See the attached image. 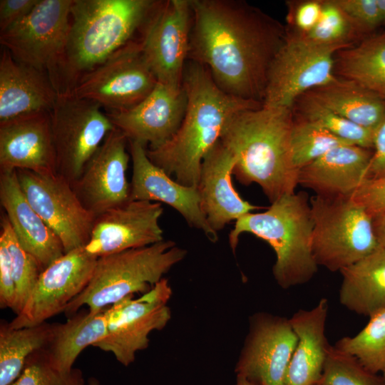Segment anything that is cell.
<instances>
[{
	"mask_svg": "<svg viewBox=\"0 0 385 385\" xmlns=\"http://www.w3.org/2000/svg\"><path fill=\"white\" fill-rule=\"evenodd\" d=\"M313 225L308 195L294 192L282 196L265 211L237 219L229 234V243L235 252L242 233L266 241L276 255L274 279L282 288L288 289L307 283L317 272L312 251Z\"/></svg>",
	"mask_w": 385,
	"mask_h": 385,
	"instance_id": "5",
	"label": "cell"
},
{
	"mask_svg": "<svg viewBox=\"0 0 385 385\" xmlns=\"http://www.w3.org/2000/svg\"><path fill=\"white\" fill-rule=\"evenodd\" d=\"M338 60L346 80L385 100V33L342 49Z\"/></svg>",
	"mask_w": 385,
	"mask_h": 385,
	"instance_id": "30",
	"label": "cell"
},
{
	"mask_svg": "<svg viewBox=\"0 0 385 385\" xmlns=\"http://www.w3.org/2000/svg\"><path fill=\"white\" fill-rule=\"evenodd\" d=\"M236 159L219 140L203 158L197 188L201 206L210 227L217 232L232 220L261 207L243 200L235 189Z\"/></svg>",
	"mask_w": 385,
	"mask_h": 385,
	"instance_id": "22",
	"label": "cell"
},
{
	"mask_svg": "<svg viewBox=\"0 0 385 385\" xmlns=\"http://www.w3.org/2000/svg\"><path fill=\"white\" fill-rule=\"evenodd\" d=\"M38 0H1L0 32L25 18Z\"/></svg>",
	"mask_w": 385,
	"mask_h": 385,
	"instance_id": "42",
	"label": "cell"
},
{
	"mask_svg": "<svg viewBox=\"0 0 385 385\" xmlns=\"http://www.w3.org/2000/svg\"><path fill=\"white\" fill-rule=\"evenodd\" d=\"M235 366L237 376L255 385H284L297 337L289 319L257 313Z\"/></svg>",
	"mask_w": 385,
	"mask_h": 385,
	"instance_id": "15",
	"label": "cell"
},
{
	"mask_svg": "<svg viewBox=\"0 0 385 385\" xmlns=\"http://www.w3.org/2000/svg\"><path fill=\"white\" fill-rule=\"evenodd\" d=\"M96 102L72 93L58 94L50 111L57 174L73 183L115 128Z\"/></svg>",
	"mask_w": 385,
	"mask_h": 385,
	"instance_id": "9",
	"label": "cell"
},
{
	"mask_svg": "<svg viewBox=\"0 0 385 385\" xmlns=\"http://www.w3.org/2000/svg\"><path fill=\"white\" fill-rule=\"evenodd\" d=\"M329 304L322 298L310 309H299L289 319L297 337L284 385H317L331 346L326 337Z\"/></svg>",
	"mask_w": 385,
	"mask_h": 385,
	"instance_id": "26",
	"label": "cell"
},
{
	"mask_svg": "<svg viewBox=\"0 0 385 385\" xmlns=\"http://www.w3.org/2000/svg\"><path fill=\"white\" fill-rule=\"evenodd\" d=\"M128 140L114 128L71 187L83 206L96 217L130 200L126 170Z\"/></svg>",
	"mask_w": 385,
	"mask_h": 385,
	"instance_id": "16",
	"label": "cell"
},
{
	"mask_svg": "<svg viewBox=\"0 0 385 385\" xmlns=\"http://www.w3.org/2000/svg\"><path fill=\"white\" fill-rule=\"evenodd\" d=\"M86 385H101L100 382L94 378L90 379L88 383Z\"/></svg>",
	"mask_w": 385,
	"mask_h": 385,
	"instance_id": "48",
	"label": "cell"
},
{
	"mask_svg": "<svg viewBox=\"0 0 385 385\" xmlns=\"http://www.w3.org/2000/svg\"><path fill=\"white\" fill-rule=\"evenodd\" d=\"M357 29L371 31L381 24L376 0H334Z\"/></svg>",
	"mask_w": 385,
	"mask_h": 385,
	"instance_id": "39",
	"label": "cell"
},
{
	"mask_svg": "<svg viewBox=\"0 0 385 385\" xmlns=\"http://www.w3.org/2000/svg\"><path fill=\"white\" fill-rule=\"evenodd\" d=\"M350 45L320 44L301 32L286 35L271 64L262 104L292 108L302 94L336 81L334 53Z\"/></svg>",
	"mask_w": 385,
	"mask_h": 385,
	"instance_id": "8",
	"label": "cell"
},
{
	"mask_svg": "<svg viewBox=\"0 0 385 385\" xmlns=\"http://www.w3.org/2000/svg\"><path fill=\"white\" fill-rule=\"evenodd\" d=\"M18 169L57 175L50 111L0 122V170Z\"/></svg>",
	"mask_w": 385,
	"mask_h": 385,
	"instance_id": "21",
	"label": "cell"
},
{
	"mask_svg": "<svg viewBox=\"0 0 385 385\" xmlns=\"http://www.w3.org/2000/svg\"><path fill=\"white\" fill-rule=\"evenodd\" d=\"M356 28L334 1L322 2L320 17L315 26L304 34L323 45L351 44L349 40Z\"/></svg>",
	"mask_w": 385,
	"mask_h": 385,
	"instance_id": "38",
	"label": "cell"
},
{
	"mask_svg": "<svg viewBox=\"0 0 385 385\" xmlns=\"http://www.w3.org/2000/svg\"><path fill=\"white\" fill-rule=\"evenodd\" d=\"M192 11L190 0H166L143 48L158 83L182 86L188 61Z\"/></svg>",
	"mask_w": 385,
	"mask_h": 385,
	"instance_id": "19",
	"label": "cell"
},
{
	"mask_svg": "<svg viewBox=\"0 0 385 385\" xmlns=\"http://www.w3.org/2000/svg\"><path fill=\"white\" fill-rule=\"evenodd\" d=\"M381 23L385 24V0H376Z\"/></svg>",
	"mask_w": 385,
	"mask_h": 385,
	"instance_id": "46",
	"label": "cell"
},
{
	"mask_svg": "<svg viewBox=\"0 0 385 385\" xmlns=\"http://www.w3.org/2000/svg\"><path fill=\"white\" fill-rule=\"evenodd\" d=\"M15 297L16 289L10 255L5 240L0 237V307L13 310Z\"/></svg>",
	"mask_w": 385,
	"mask_h": 385,
	"instance_id": "41",
	"label": "cell"
},
{
	"mask_svg": "<svg viewBox=\"0 0 385 385\" xmlns=\"http://www.w3.org/2000/svg\"><path fill=\"white\" fill-rule=\"evenodd\" d=\"M309 203L314 225L312 251L318 266L340 272L380 246L372 215L351 196L315 195Z\"/></svg>",
	"mask_w": 385,
	"mask_h": 385,
	"instance_id": "7",
	"label": "cell"
},
{
	"mask_svg": "<svg viewBox=\"0 0 385 385\" xmlns=\"http://www.w3.org/2000/svg\"><path fill=\"white\" fill-rule=\"evenodd\" d=\"M381 373L383 374L382 378H383L384 383V385H385V369H384V371Z\"/></svg>",
	"mask_w": 385,
	"mask_h": 385,
	"instance_id": "49",
	"label": "cell"
},
{
	"mask_svg": "<svg viewBox=\"0 0 385 385\" xmlns=\"http://www.w3.org/2000/svg\"><path fill=\"white\" fill-rule=\"evenodd\" d=\"M317 385H384L382 376L331 346Z\"/></svg>",
	"mask_w": 385,
	"mask_h": 385,
	"instance_id": "36",
	"label": "cell"
},
{
	"mask_svg": "<svg viewBox=\"0 0 385 385\" xmlns=\"http://www.w3.org/2000/svg\"><path fill=\"white\" fill-rule=\"evenodd\" d=\"M322 2L310 1L302 3L296 10L295 24L301 33L306 34L317 24L321 15Z\"/></svg>",
	"mask_w": 385,
	"mask_h": 385,
	"instance_id": "44",
	"label": "cell"
},
{
	"mask_svg": "<svg viewBox=\"0 0 385 385\" xmlns=\"http://www.w3.org/2000/svg\"><path fill=\"white\" fill-rule=\"evenodd\" d=\"M187 107L173 137L162 145L146 148L150 161L185 186H197L205 154L220 140L225 126L239 113L262 103L227 94L208 69L188 60L183 77Z\"/></svg>",
	"mask_w": 385,
	"mask_h": 385,
	"instance_id": "3",
	"label": "cell"
},
{
	"mask_svg": "<svg viewBox=\"0 0 385 385\" xmlns=\"http://www.w3.org/2000/svg\"><path fill=\"white\" fill-rule=\"evenodd\" d=\"M73 0H38L22 20L0 32L13 58L46 72L53 83L68 38Z\"/></svg>",
	"mask_w": 385,
	"mask_h": 385,
	"instance_id": "10",
	"label": "cell"
},
{
	"mask_svg": "<svg viewBox=\"0 0 385 385\" xmlns=\"http://www.w3.org/2000/svg\"><path fill=\"white\" fill-rule=\"evenodd\" d=\"M188 60L205 66L225 93L262 103L282 26L240 0H190Z\"/></svg>",
	"mask_w": 385,
	"mask_h": 385,
	"instance_id": "1",
	"label": "cell"
},
{
	"mask_svg": "<svg viewBox=\"0 0 385 385\" xmlns=\"http://www.w3.org/2000/svg\"><path fill=\"white\" fill-rule=\"evenodd\" d=\"M334 346L356 359L370 371L382 372L385 369V309L371 316L358 334L340 339Z\"/></svg>",
	"mask_w": 385,
	"mask_h": 385,
	"instance_id": "32",
	"label": "cell"
},
{
	"mask_svg": "<svg viewBox=\"0 0 385 385\" xmlns=\"http://www.w3.org/2000/svg\"><path fill=\"white\" fill-rule=\"evenodd\" d=\"M307 93L334 113L374 131L385 118V100L346 79L337 78Z\"/></svg>",
	"mask_w": 385,
	"mask_h": 385,
	"instance_id": "29",
	"label": "cell"
},
{
	"mask_svg": "<svg viewBox=\"0 0 385 385\" xmlns=\"http://www.w3.org/2000/svg\"><path fill=\"white\" fill-rule=\"evenodd\" d=\"M162 0H73L70 28L53 84L70 93L78 81L125 46L145 42Z\"/></svg>",
	"mask_w": 385,
	"mask_h": 385,
	"instance_id": "2",
	"label": "cell"
},
{
	"mask_svg": "<svg viewBox=\"0 0 385 385\" xmlns=\"http://www.w3.org/2000/svg\"><path fill=\"white\" fill-rule=\"evenodd\" d=\"M373 148L366 179L385 177V118L374 130Z\"/></svg>",
	"mask_w": 385,
	"mask_h": 385,
	"instance_id": "43",
	"label": "cell"
},
{
	"mask_svg": "<svg viewBox=\"0 0 385 385\" xmlns=\"http://www.w3.org/2000/svg\"><path fill=\"white\" fill-rule=\"evenodd\" d=\"M351 197L371 215L385 210V177L366 179Z\"/></svg>",
	"mask_w": 385,
	"mask_h": 385,
	"instance_id": "40",
	"label": "cell"
},
{
	"mask_svg": "<svg viewBox=\"0 0 385 385\" xmlns=\"http://www.w3.org/2000/svg\"><path fill=\"white\" fill-rule=\"evenodd\" d=\"M0 202L21 245L42 270L65 254L61 240L24 195L16 170H0Z\"/></svg>",
	"mask_w": 385,
	"mask_h": 385,
	"instance_id": "23",
	"label": "cell"
},
{
	"mask_svg": "<svg viewBox=\"0 0 385 385\" xmlns=\"http://www.w3.org/2000/svg\"><path fill=\"white\" fill-rule=\"evenodd\" d=\"M11 385H86L83 371L73 368L64 373L49 361L45 349L32 354L20 376Z\"/></svg>",
	"mask_w": 385,
	"mask_h": 385,
	"instance_id": "37",
	"label": "cell"
},
{
	"mask_svg": "<svg viewBox=\"0 0 385 385\" xmlns=\"http://www.w3.org/2000/svg\"><path fill=\"white\" fill-rule=\"evenodd\" d=\"M341 304L370 317L385 309V248L376 250L340 271Z\"/></svg>",
	"mask_w": 385,
	"mask_h": 385,
	"instance_id": "28",
	"label": "cell"
},
{
	"mask_svg": "<svg viewBox=\"0 0 385 385\" xmlns=\"http://www.w3.org/2000/svg\"><path fill=\"white\" fill-rule=\"evenodd\" d=\"M303 120L318 125L344 141L373 148L374 131L361 127L329 109L308 93L301 104Z\"/></svg>",
	"mask_w": 385,
	"mask_h": 385,
	"instance_id": "34",
	"label": "cell"
},
{
	"mask_svg": "<svg viewBox=\"0 0 385 385\" xmlns=\"http://www.w3.org/2000/svg\"><path fill=\"white\" fill-rule=\"evenodd\" d=\"M133 163L130 200L158 201L176 210L191 227L200 230L215 242L217 232L209 225L201 206L197 186L183 185L153 163L140 143L128 140Z\"/></svg>",
	"mask_w": 385,
	"mask_h": 385,
	"instance_id": "20",
	"label": "cell"
},
{
	"mask_svg": "<svg viewBox=\"0 0 385 385\" xmlns=\"http://www.w3.org/2000/svg\"><path fill=\"white\" fill-rule=\"evenodd\" d=\"M26 198L61 240L65 253L88 243L96 216L81 203L71 183L59 175L16 170Z\"/></svg>",
	"mask_w": 385,
	"mask_h": 385,
	"instance_id": "12",
	"label": "cell"
},
{
	"mask_svg": "<svg viewBox=\"0 0 385 385\" xmlns=\"http://www.w3.org/2000/svg\"><path fill=\"white\" fill-rule=\"evenodd\" d=\"M186 254L174 241L163 240L98 257L88 285L63 312L71 317L85 305L90 312H96L135 293L145 294Z\"/></svg>",
	"mask_w": 385,
	"mask_h": 385,
	"instance_id": "6",
	"label": "cell"
},
{
	"mask_svg": "<svg viewBox=\"0 0 385 385\" xmlns=\"http://www.w3.org/2000/svg\"><path fill=\"white\" fill-rule=\"evenodd\" d=\"M112 315V306L96 312L84 309L64 323L53 324L52 336L45 348L51 364L61 372H70L84 349L106 337Z\"/></svg>",
	"mask_w": 385,
	"mask_h": 385,
	"instance_id": "27",
	"label": "cell"
},
{
	"mask_svg": "<svg viewBox=\"0 0 385 385\" xmlns=\"http://www.w3.org/2000/svg\"><path fill=\"white\" fill-rule=\"evenodd\" d=\"M143 43H133L118 50L83 76L70 93L109 111L126 110L140 103L158 83L144 58Z\"/></svg>",
	"mask_w": 385,
	"mask_h": 385,
	"instance_id": "11",
	"label": "cell"
},
{
	"mask_svg": "<svg viewBox=\"0 0 385 385\" xmlns=\"http://www.w3.org/2000/svg\"><path fill=\"white\" fill-rule=\"evenodd\" d=\"M294 122L292 108L262 104L237 113L220 138L236 159L232 175L245 185L257 183L271 203L299 185L290 145Z\"/></svg>",
	"mask_w": 385,
	"mask_h": 385,
	"instance_id": "4",
	"label": "cell"
},
{
	"mask_svg": "<svg viewBox=\"0 0 385 385\" xmlns=\"http://www.w3.org/2000/svg\"><path fill=\"white\" fill-rule=\"evenodd\" d=\"M233 385H255L249 380L242 376H236V381Z\"/></svg>",
	"mask_w": 385,
	"mask_h": 385,
	"instance_id": "47",
	"label": "cell"
},
{
	"mask_svg": "<svg viewBox=\"0 0 385 385\" xmlns=\"http://www.w3.org/2000/svg\"><path fill=\"white\" fill-rule=\"evenodd\" d=\"M372 222L376 240L385 248V210L373 214Z\"/></svg>",
	"mask_w": 385,
	"mask_h": 385,
	"instance_id": "45",
	"label": "cell"
},
{
	"mask_svg": "<svg viewBox=\"0 0 385 385\" xmlns=\"http://www.w3.org/2000/svg\"><path fill=\"white\" fill-rule=\"evenodd\" d=\"M53 333V324L19 329L0 325V385H11L21 374L26 360L34 352L45 349Z\"/></svg>",
	"mask_w": 385,
	"mask_h": 385,
	"instance_id": "31",
	"label": "cell"
},
{
	"mask_svg": "<svg viewBox=\"0 0 385 385\" xmlns=\"http://www.w3.org/2000/svg\"><path fill=\"white\" fill-rule=\"evenodd\" d=\"M348 144L318 125L303 119L294 122L290 145L292 161L298 170L334 148Z\"/></svg>",
	"mask_w": 385,
	"mask_h": 385,
	"instance_id": "35",
	"label": "cell"
},
{
	"mask_svg": "<svg viewBox=\"0 0 385 385\" xmlns=\"http://www.w3.org/2000/svg\"><path fill=\"white\" fill-rule=\"evenodd\" d=\"M98 257L84 247L65 253L42 270L21 311L10 328L39 325L60 312L86 287Z\"/></svg>",
	"mask_w": 385,
	"mask_h": 385,
	"instance_id": "14",
	"label": "cell"
},
{
	"mask_svg": "<svg viewBox=\"0 0 385 385\" xmlns=\"http://www.w3.org/2000/svg\"><path fill=\"white\" fill-rule=\"evenodd\" d=\"M1 232L7 245L15 283L16 297L13 311L18 314L25 305L42 268L36 259L21 245L11 223L4 212L1 216Z\"/></svg>",
	"mask_w": 385,
	"mask_h": 385,
	"instance_id": "33",
	"label": "cell"
},
{
	"mask_svg": "<svg viewBox=\"0 0 385 385\" xmlns=\"http://www.w3.org/2000/svg\"><path fill=\"white\" fill-rule=\"evenodd\" d=\"M58 96L46 72L16 61L3 48L0 57V122L49 112Z\"/></svg>",
	"mask_w": 385,
	"mask_h": 385,
	"instance_id": "24",
	"label": "cell"
},
{
	"mask_svg": "<svg viewBox=\"0 0 385 385\" xmlns=\"http://www.w3.org/2000/svg\"><path fill=\"white\" fill-rule=\"evenodd\" d=\"M372 152L355 145L334 148L302 168L298 184L327 197L351 196L366 180Z\"/></svg>",
	"mask_w": 385,
	"mask_h": 385,
	"instance_id": "25",
	"label": "cell"
},
{
	"mask_svg": "<svg viewBox=\"0 0 385 385\" xmlns=\"http://www.w3.org/2000/svg\"><path fill=\"white\" fill-rule=\"evenodd\" d=\"M186 107L187 96L183 86H173L158 82L153 91L136 106L106 114L128 140L154 149L176 133Z\"/></svg>",
	"mask_w": 385,
	"mask_h": 385,
	"instance_id": "18",
	"label": "cell"
},
{
	"mask_svg": "<svg viewBox=\"0 0 385 385\" xmlns=\"http://www.w3.org/2000/svg\"><path fill=\"white\" fill-rule=\"evenodd\" d=\"M172 289L165 278L137 299L129 296L112 305L106 337L94 346L111 352L125 366L149 344V334L162 330L171 318L168 303Z\"/></svg>",
	"mask_w": 385,
	"mask_h": 385,
	"instance_id": "13",
	"label": "cell"
},
{
	"mask_svg": "<svg viewBox=\"0 0 385 385\" xmlns=\"http://www.w3.org/2000/svg\"><path fill=\"white\" fill-rule=\"evenodd\" d=\"M160 202L129 200L96 217L90 239L84 247L98 257L146 247L164 240L159 220Z\"/></svg>",
	"mask_w": 385,
	"mask_h": 385,
	"instance_id": "17",
	"label": "cell"
}]
</instances>
